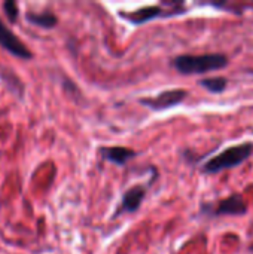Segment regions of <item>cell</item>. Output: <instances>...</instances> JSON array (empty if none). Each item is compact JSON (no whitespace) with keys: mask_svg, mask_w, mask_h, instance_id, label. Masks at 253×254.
Wrapping results in <instances>:
<instances>
[{"mask_svg":"<svg viewBox=\"0 0 253 254\" xmlns=\"http://www.w3.org/2000/svg\"><path fill=\"white\" fill-rule=\"evenodd\" d=\"M230 64L225 54H203V55H179L173 60V67L182 74H203L222 70Z\"/></svg>","mask_w":253,"mask_h":254,"instance_id":"obj_1","label":"cell"},{"mask_svg":"<svg viewBox=\"0 0 253 254\" xmlns=\"http://www.w3.org/2000/svg\"><path fill=\"white\" fill-rule=\"evenodd\" d=\"M253 153V143H242L233 147L222 150L219 155L210 158L203 165V173L206 174H218L230 168H236L246 162Z\"/></svg>","mask_w":253,"mask_h":254,"instance_id":"obj_2","label":"cell"},{"mask_svg":"<svg viewBox=\"0 0 253 254\" xmlns=\"http://www.w3.org/2000/svg\"><path fill=\"white\" fill-rule=\"evenodd\" d=\"M203 213H207L212 217H221V216H243L248 213V204L243 199L242 195L236 193L231 195L222 201H219L216 205H207L204 204L201 207Z\"/></svg>","mask_w":253,"mask_h":254,"instance_id":"obj_3","label":"cell"},{"mask_svg":"<svg viewBox=\"0 0 253 254\" xmlns=\"http://www.w3.org/2000/svg\"><path fill=\"white\" fill-rule=\"evenodd\" d=\"M186 97H188V91H185V89H169V91L158 94L157 97L142 98L140 103L143 106L149 107L151 110L161 112V110H167L174 106H179L180 103L185 101Z\"/></svg>","mask_w":253,"mask_h":254,"instance_id":"obj_4","label":"cell"},{"mask_svg":"<svg viewBox=\"0 0 253 254\" xmlns=\"http://www.w3.org/2000/svg\"><path fill=\"white\" fill-rule=\"evenodd\" d=\"M0 46L7 51L9 54L21 58V60H28L31 58V52L28 48L16 37L15 33H12L0 19Z\"/></svg>","mask_w":253,"mask_h":254,"instance_id":"obj_5","label":"cell"},{"mask_svg":"<svg viewBox=\"0 0 253 254\" xmlns=\"http://www.w3.org/2000/svg\"><path fill=\"white\" fill-rule=\"evenodd\" d=\"M146 195V189L143 186H134L131 189H128L121 201V205L118 208V211L115 213L113 217L124 214V213H134L139 210V207L142 205V201Z\"/></svg>","mask_w":253,"mask_h":254,"instance_id":"obj_6","label":"cell"},{"mask_svg":"<svg viewBox=\"0 0 253 254\" xmlns=\"http://www.w3.org/2000/svg\"><path fill=\"white\" fill-rule=\"evenodd\" d=\"M104 159H107L112 164L116 165H125L131 158H134V150L122 146H113V147H101L100 149Z\"/></svg>","mask_w":253,"mask_h":254,"instance_id":"obj_7","label":"cell"},{"mask_svg":"<svg viewBox=\"0 0 253 254\" xmlns=\"http://www.w3.org/2000/svg\"><path fill=\"white\" fill-rule=\"evenodd\" d=\"M122 16L125 19H128L130 22L140 25V24L152 21V19H155L158 16H166V13H164V10L160 6H149V7H143V9L134 10L131 13H122Z\"/></svg>","mask_w":253,"mask_h":254,"instance_id":"obj_8","label":"cell"},{"mask_svg":"<svg viewBox=\"0 0 253 254\" xmlns=\"http://www.w3.org/2000/svg\"><path fill=\"white\" fill-rule=\"evenodd\" d=\"M27 21L33 25H39L43 28H54L58 22L57 16L51 12H43V13H27Z\"/></svg>","mask_w":253,"mask_h":254,"instance_id":"obj_9","label":"cell"},{"mask_svg":"<svg viewBox=\"0 0 253 254\" xmlns=\"http://www.w3.org/2000/svg\"><path fill=\"white\" fill-rule=\"evenodd\" d=\"M198 83H200V86H203L204 89H207L212 94H221V92H224L227 89L228 79L224 77V76H215V77L201 79Z\"/></svg>","mask_w":253,"mask_h":254,"instance_id":"obj_10","label":"cell"},{"mask_svg":"<svg viewBox=\"0 0 253 254\" xmlns=\"http://www.w3.org/2000/svg\"><path fill=\"white\" fill-rule=\"evenodd\" d=\"M3 9H4L6 16L9 18L10 22H16L18 21V4L13 0H6L3 3Z\"/></svg>","mask_w":253,"mask_h":254,"instance_id":"obj_11","label":"cell"}]
</instances>
